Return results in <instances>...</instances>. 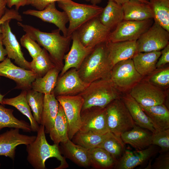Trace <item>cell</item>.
<instances>
[{
    "instance_id": "cell-50",
    "label": "cell",
    "mask_w": 169,
    "mask_h": 169,
    "mask_svg": "<svg viewBox=\"0 0 169 169\" xmlns=\"http://www.w3.org/2000/svg\"><path fill=\"white\" fill-rule=\"evenodd\" d=\"M113 1L117 4L122 5L123 4L131 0H108ZM141 2L146 3H149V1L147 0H137Z\"/></svg>"
},
{
    "instance_id": "cell-34",
    "label": "cell",
    "mask_w": 169,
    "mask_h": 169,
    "mask_svg": "<svg viewBox=\"0 0 169 169\" xmlns=\"http://www.w3.org/2000/svg\"><path fill=\"white\" fill-rule=\"evenodd\" d=\"M91 166L97 169L114 168L117 161L111 155L104 149L96 147L89 150Z\"/></svg>"
},
{
    "instance_id": "cell-14",
    "label": "cell",
    "mask_w": 169,
    "mask_h": 169,
    "mask_svg": "<svg viewBox=\"0 0 169 169\" xmlns=\"http://www.w3.org/2000/svg\"><path fill=\"white\" fill-rule=\"evenodd\" d=\"M11 20L6 21L0 26L3 44L7 52V57L14 60L19 66L31 70L30 62L25 58L19 43L12 31L9 24Z\"/></svg>"
},
{
    "instance_id": "cell-15",
    "label": "cell",
    "mask_w": 169,
    "mask_h": 169,
    "mask_svg": "<svg viewBox=\"0 0 169 169\" xmlns=\"http://www.w3.org/2000/svg\"><path fill=\"white\" fill-rule=\"evenodd\" d=\"M89 84L82 79L78 70L71 68L58 77L53 93L55 96L76 95L84 91Z\"/></svg>"
},
{
    "instance_id": "cell-54",
    "label": "cell",
    "mask_w": 169,
    "mask_h": 169,
    "mask_svg": "<svg viewBox=\"0 0 169 169\" xmlns=\"http://www.w3.org/2000/svg\"><path fill=\"white\" fill-rule=\"evenodd\" d=\"M1 166V164L0 163V167Z\"/></svg>"
},
{
    "instance_id": "cell-49",
    "label": "cell",
    "mask_w": 169,
    "mask_h": 169,
    "mask_svg": "<svg viewBox=\"0 0 169 169\" xmlns=\"http://www.w3.org/2000/svg\"><path fill=\"white\" fill-rule=\"evenodd\" d=\"M7 3L6 0H0V20L5 13Z\"/></svg>"
},
{
    "instance_id": "cell-18",
    "label": "cell",
    "mask_w": 169,
    "mask_h": 169,
    "mask_svg": "<svg viewBox=\"0 0 169 169\" xmlns=\"http://www.w3.org/2000/svg\"><path fill=\"white\" fill-rule=\"evenodd\" d=\"M23 14L37 17L44 22L55 25L65 36H67L66 24L69 19L66 13L58 10L56 7L55 2L49 4L41 10L28 9L23 11Z\"/></svg>"
},
{
    "instance_id": "cell-40",
    "label": "cell",
    "mask_w": 169,
    "mask_h": 169,
    "mask_svg": "<svg viewBox=\"0 0 169 169\" xmlns=\"http://www.w3.org/2000/svg\"><path fill=\"white\" fill-rule=\"evenodd\" d=\"M151 145L161 148L160 153L168 152L169 150V128L157 131L152 133Z\"/></svg>"
},
{
    "instance_id": "cell-39",
    "label": "cell",
    "mask_w": 169,
    "mask_h": 169,
    "mask_svg": "<svg viewBox=\"0 0 169 169\" xmlns=\"http://www.w3.org/2000/svg\"><path fill=\"white\" fill-rule=\"evenodd\" d=\"M44 94L32 89L27 90L26 98L33 112V116L38 124H40L44 105Z\"/></svg>"
},
{
    "instance_id": "cell-6",
    "label": "cell",
    "mask_w": 169,
    "mask_h": 169,
    "mask_svg": "<svg viewBox=\"0 0 169 169\" xmlns=\"http://www.w3.org/2000/svg\"><path fill=\"white\" fill-rule=\"evenodd\" d=\"M107 125L109 132L120 137L121 134L131 129L136 125L120 97L106 107Z\"/></svg>"
},
{
    "instance_id": "cell-44",
    "label": "cell",
    "mask_w": 169,
    "mask_h": 169,
    "mask_svg": "<svg viewBox=\"0 0 169 169\" xmlns=\"http://www.w3.org/2000/svg\"><path fill=\"white\" fill-rule=\"evenodd\" d=\"M18 11L15 9L7 8L5 14L0 20V33H2L0 26L6 21L12 19H15L18 22L22 21V17Z\"/></svg>"
},
{
    "instance_id": "cell-42",
    "label": "cell",
    "mask_w": 169,
    "mask_h": 169,
    "mask_svg": "<svg viewBox=\"0 0 169 169\" xmlns=\"http://www.w3.org/2000/svg\"><path fill=\"white\" fill-rule=\"evenodd\" d=\"M150 83L157 87H167L169 84V68L167 67L152 75Z\"/></svg>"
},
{
    "instance_id": "cell-47",
    "label": "cell",
    "mask_w": 169,
    "mask_h": 169,
    "mask_svg": "<svg viewBox=\"0 0 169 169\" xmlns=\"http://www.w3.org/2000/svg\"><path fill=\"white\" fill-rule=\"evenodd\" d=\"M7 6L9 8L15 7V9L18 11L21 7L26 5V0H6Z\"/></svg>"
},
{
    "instance_id": "cell-4",
    "label": "cell",
    "mask_w": 169,
    "mask_h": 169,
    "mask_svg": "<svg viewBox=\"0 0 169 169\" xmlns=\"http://www.w3.org/2000/svg\"><path fill=\"white\" fill-rule=\"evenodd\" d=\"M83 98L81 111L93 107L105 108L120 97L117 90L110 78L101 79L90 83L79 94Z\"/></svg>"
},
{
    "instance_id": "cell-48",
    "label": "cell",
    "mask_w": 169,
    "mask_h": 169,
    "mask_svg": "<svg viewBox=\"0 0 169 169\" xmlns=\"http://www.w3.org/2000/svg\"><path fill=\"white\" fill-rule=\"evenodd\" d=\"M2 43V35L0 33V61H2L6 58L5 56L7 55L6 51L3 47Z\"/></svg>"
},
{
    "instance_id": "cell-22",
    "label": "cell",
    "mask_w": 169,
    "mask_h": 169,
    "mask_svg": "<svg viewBox=\"0 0 169 169\" xmlns=\"http://www.w3.org/2000/svg\"><path fill=\"white\" fill-rule=\"evenodd\" d=\"M59 146L61 154L78 165L84 167L91 166L89 150L68 140Z\"/></svg>"
},
{
    "instance_id": "cell-20",
    "label": "cell",
    "mask_w": 169,
    "mask_h": 169,
    "mask_svg": "<svg viewBox=\"0 0 169 169\" xmlns=\"http://www.w3.org/2000/svg\"><path fill=\"white\" fill-rule=\"evenodd\" d=\"M157 151L155 145H153L142 150L133 151L125 150L117 161L114 168L133 169L150 159Z\"/></svg>"
},
{
    "instance_id": "cell-10",
    "label": "cell",
    "mask_w": 169,
    "mask_h": 169,
    "mask_svg": "<svg viewBox=\"0 0 169 169\" xmlns=\"http://www.w3.org/2000/svg\"><path fill=\"white\" fill-rule=\"evenodd\" d=\"M63 108L68 124V135L71 140L80 130L81 125V113L84 100L79 95L56 96Z\"/></svg>"
},
{
    "instance_id": "cell-26",
    "label": "cell",
    "mask_w": 169,
    "mask_h": 169,
    "mask_svg": "<svg viewBox=\"0 0 169 169\" xmlns=\"http://www.w3.org/2000/svg\"><path fill=\"white\" fill-rule=\"evenodd\" d=\"M59 105V102L53 92L44 94L40 124L44 126L45 133L49 134L50 129L54 125Z\"/></svg>"
},
{
    "instance_id": "cell-19",
    "label": "cell",
    "mask_w": 169,
    "mask_h": 169,
    "mask_svg": "<svg viewBox=\"0 0 169 169\" xmlns=\"http://www.w3.org/2000/svg\"><path fill=\"white\" fill-rule=\"evenodd\" d=\"M72 43L70 50L64 56V64L59 77L71 68L78 70L84 59L94 48L83 46L74 32L72 34Z\"/></svg>"
},
{
    "instance_id": "cell-2",
    "label": "cell",
    "mask_w": 169,
    "mask_h": 169,
    "mask_svg": "<svg viewBox=\"0 0 169 169\" xmlns=\"http://www.w3.org/2000/svg\"><path fill=\"white\" fill-rule=\"evenodd\" d=\"M37 132L35 140L26 145L27 160L29 163L35 169H45V161L49 158L54 157L60 162V165L55 169L68 168L69 165L66 158L61 155L59 145L55 144L50 145L48 143L44 126L40 125Z\"/></svg>"
},
{
    "instance_id": "cell-27",
    "label": "cell",
    "mask_w": 169,
    "mask_h": 169,
    "mask_svg": "<svg viewBox=\"0 0 169 169\" xmlns=\"http://www.w3.org/2000/svg\"><path fill=\"white\" fill-rule=\"evenodd\" d=\"M161 54L160 51L137 52L132 58L136 69L143 76L151 73Z\"/></svg>"
},
{
    "instance_id": "cell-3",
    "label": "cell",
    "mask_w": 169,
    "mask_h": 169,
    "mask_svg": "<svg viewBox=\"0 0 169 169\" xmlns=\"http://www.w3.org/2000/svg\"><path fill=\"white\" fill-rule=\"evenodd\" d=\"M113 66L108 57L106 42L95 46L87 56L78 70L85 82L109 78Z\"/></svg>"
},
{
    "instance_id": "cell-17",
    "label": "cell",
    "mask_w": 169,
    "mask_h": 169,
    "mask_svg": "<svg viewBox=\"0 0 169 169\" xmlns=\"http://www.w3.org/2000/svg\"><path fill=\"white\" fill-rule=\"evenodd\" d=\"M81 116V125L79 131L101 134L109 132L107 125L106 107H91L82 111Z\"/></svg>"
},
{
    "instance_id": "cell-1",
    "label": "cell",
    "mask_w": 169,
    "mask_h": 169,
    "mask_svg": "<svg viewBox=\"0 0 169 169\" xmlns=\"http://www.w3.org/2000/svg\"><path fill=\"white\" fill-rule=\"evenodd\" d=\"M17 24L25 33L47 50L56 66L61 70L64 65V56L72 40V35H62L59 29L47 33L21 22H18Z\"/></svg>"
},
{
    "instance_id": "cell-55",
    "label": "cell",
    "mask_w": 169,
    "mask_h": 169,
    "mask_svg": "<svg viewBox=\"0 0 169 169\" xmlns=\"http://www.w3.org/2000/svg\"><path fill=\"white\" fill-rule=\"evenodd\" d=\"M148 0V1H150L151 0Z\"/></svg>"
},
{
    "instance_id": "cell-46",
    "label": "cell",
    "mask_w": 169,
    "mask_h": 169,
    "mask_svg": "<svg viewBox=\"0 0 169 169\" xmlns=\"http://www.w3.org/2000/svg\"><path fill=\"white\" fill-rule=\"evenodd\" d=\"M169 62V44L161 52V55L156 64V68L161 67Z\"/></svg>"
},
{
    "instance_id": "cell-12",
    "label": "cell",
    "mask_w": 169,
    "mask_h": 169,
    "mask_svg": "<svg viewBox=\"0 0 169 169\" xmlns=\"http://www.w3.org/2000/svg\"><path fill=\"white\" fill-rule=\"evenodd\" d=\"M0 76L13 80L16 84L15 89L22 90L31 89L32 82L38 77L32 70L15 65L8 57L0 63Z\"/></svg>"
},
{
    "instance_id": "cell-52",
    "label": "cell",
    "mask_w": 169,
    "mask_h": 169,
    "mask_svg": "<svg viewBox=\"0 0 169 169\" xmlns=\"http://www.w3.org/2000/svg\"><path fill=\"white\" fill-rule=\"evenodd\" d=\"M4 95H2L0 93V104L3 105V99L4 98Z\"/></svg>"
},
{
    "instance_id": "cell-29",
    "label": "cell",
    "mask_w": 169,
    "mask_h": 169,
    "mask_svg": "<svg viewBox=\"0 0 169 169\" xmlns=\"http://www.w3.org/2000/svg\"><path fill=\"white\" fill-rule=\"evenodd\" d=\"M100 22L111 30L124 20L121 5L108 0L107 4L98 17Z\"/></svg>"
},
{
    "instance_id": "cell-25",
    "label": "cell",
    "mask_w": 169,
    "mask_h": 169,
    "mask_svg": "<svg viewBox=\"0 0 169 169\" xmlns=\"http://www.w3.org/2000/svg\"><path fill=\"white\" fill-rule=\"evenodd\" d=\"M135 124L154 133L157 131L143 110L140 105L130 95L126 94L120 97Z\"/></svg>"
},
{
    "instance_id": "cell-16",
    "label": "cell",
    "mask_w": 169,
    "mask_h": 169,
    "mask_svg": "<svg viewBox=\"0 0 169 169\" xmlns=\"http://www.w3.org/2000/svg\"><path fill=\"white\" fill-rule=\"evenodd\" d=\"M18 128H11L0 134V156L8 157L14 160L17 147L32 143L36 136L21 134Z\"/></svg>"
},
{
    "instance_id": "cell-32",
    "label": "cell",
    "mask_w": 169,
    "mask_h": 169,
    "mask_svg": "<svg viewBox=\"0 0 169 169\" xmlns=\"http://www.w3.org/2000/svg\"><path fill=\"white\" fill-rule=\"evenodd\" d=\"M61 70L57 66L49 71L42 77L37 78L32 83L31 89L44 94L53 92Z\"/></svg>"
},
{
    "instance_id": "cell-37",
    "label": "cell",
    "mask_w": 169,
    "mask_h": 169,
    "mask_svg": "<svg viewBox=\"0 0 169 169\" xmlns=\"http://www.w3.org/2000/svg\"><path fill=\"white\" fill-rule=\"evenodd\" d=\"M31 70L35 73L38 77H42L50 70L55 67L49 54L44 48L40 54L30 62Z\"/></svg>"
},
{
    "instance_id": "cell-7",
    "label": "cell",
    "mask_w": 169,
    "mask_h": 169,
    "mask_svg": "<svg viewBox=\"0 0 169 169\" xmlns=\"http://www.w3.org/2000/svg\"><path fill=\"white\" fill-rule=\"evenodd\" d=\"M111 30L100 22L98 17L87 21L74 32L83 46L94 48L107 41Z\"/></svg>"
},
{
    "instance_id": "cell-24",
    "label": "cell",
    "mask_w": 169,
    "mask_h": 169,
    "mask_svg": "<svg viewBox=\"0 0 169 169\" xmlns=\"http://www.w3.org/2000/svg\"><path fill=\"white\" fill-rule=\"evenodd\" d=\"M135 125L131 130L122 133L120 137L125 144L136 150H142L151 145L152 132Z\"/></svg>"
},
{
    "instance_id": "cell-9",
    "label": "cell",
    "mask_w": 169,
    "mask_h": 169,
    "mask_svg": "<svg viewBox=\"0 0 169 169\" xmlns=\"http://www.w3.org/2000/svg\"><path fill=\"white\" fill-rule=\"evenodd\" d=\"M169 32L154 22L136 41L137 52L160 51L169 44Z\"/></svg>"
},
{
    "instance_id": "cell-36",
    "label": "cell",
    "mask_w": 169,
    "mask_h": 169,
    "mask_svg": "<svg viewBox=\"0 0 169 169\" xmlns=\"http://www.w3.org/2000/svg\"><path fill=\"white\" fill-rule=\"evenodd\" d=\"M110 133L109 132L105 134H101L91 131H79L72 140L75 144L90 150L97 147Z\"/></svg>"
},
{
    "instance_id": "cell-13",
    "label": "cell",
    "mask_w": 169,
    "mask_h": 169,
    "mask_svg": "<svg viewBox=\"0 0 169 169\" xmlns=\"http://www.w3.org/2000/svg\"><path fill=\"white\" fill-rule=\"evenodd\" d=\"M130 95L141 106L164 104L166 95L158 87L150 82H140L132 87Z\"/></svg>"
},
{
    "instance_id": "cell-11",
    "label": "cell",
    "mask_w": 169,
    "mask_h": 169,
    "mask_svg": "<svg viewBox=\"0 0 169 169\" xmlns=\"http://www.w3.org/2000/svg\"><path fill=\"white\" fill-rule=\"evenodd\" d=\"M153 19L143 21L123 20L112 32H110L107 41L136 40L151 26L153 23Z\"/></svg>"
},
{
    "instance_id": "cell-31",
    "label": "cell",
    "mask_w": 169,
    "mask_h": 169,
    "mask_svg": "<svg viewBox=\"0 0 169 169\" xmlns=\"http://www.w3.org/2000/svg\"><path fill=\"white\" fill-rule=\"evenodd\" d=\"M27 90H23L17 96L10 98H3V104L13 106L25 115L30 122L32 131L37 132L39 125L34 120L32 114L30 107L26 98Z\"/></svg>"
},
{
    "instance_id": "cell-51",
    "label": "cell",
    "mask_w": 169,
    "mask_h": 169,
    "mask_svg": "<svg viewBox=\"0 0 169 169\" xmlns=\"http://www.w3.org/2000/svg\"><path fill=\"white\" fill-rule=\"evenodd\" d=\"M102 0H89L91 4L94 5H97L100 3Z\"/></svg>"
},
{
    "instance_id": "cell-28",
    "label": "cell",
    "mask_w": 169,
    "mask_h": 169,
    "mask_svg": "<svg viewBox=\"0 0 169 169\" xmlns=\"http://www.w3.org/2000/svg\"><path fill=\"white\" fill-rule=\"evenodd\" d=\"M141 106L156 131L169 128V111L164 104L148 107Z\"/></svg>"
},
{
    "instance_id": "cell-5",
    "label": "cell",
    "mask_w": 169,
    "mask_h": 169,
    "mask_svg": "<svg viewBox=\"0 0 169 169\" xmlns=\"http://www.w3.org/2000/svg\"><path fill=\"white\" fill-rule=\"evenodd\" d=\"M59 8L66 14L69 19L67 36L89 20L99 17L103 8L97 5L80 4L73 1L57 2Z\"/></svg>"
},
{
    "instance_id": "cell-43",
    "label": "cell",
    "mask_w": 169,
    "mask_h": 169,
    "mask_svg": "<svg viewBox=\"0 0 169 169\" xmlns=\"http://www.w3.org/2000/svg\"><path fill=\"white\" fill-rule=\"evenodd\" d=\"M153 169H169V153L168 151L160 153L151 166Z\"/></svg>"
},
{
    "instance_id": "cell-33",
    "label": "cell",
    "mask_w": 169,
    "mask_h": 169,
    "mask_svg": "<svg viewBox=\"0 0 169 169\" xmlns=\"http://www.w3.org/2000/svg\"><path fill=\"white\" fill-rule=\"evenodd\" d=\"M13 110L0 105V131L5 128H18L25 132L32 131L30 125L24 120H19L13 115Z\"/></svg>"
},
{
    "instance_id": "cell-8",
    "label": "cell",
    "mask_w": 169,
    "mask_h": 169,
    "mask_svg": "<svg viewBox=\"0 0 169 169\" xmlns=\"http://www.w3.org/2000/svg\"><path fill=\"white\" fill-rule=\"evenodd\" d=\"M142 77L136 69L131 58L116 64L111 70L109 78L117 90H125L133 87Z\"/></svg>"
},
{
    "instance_id": "cell-30",
    "label": "cell",
    "mask_w": 169,
    "mask_h": 169,
    "mask_svg": "<svg viewBox=\"0 0 169 169\" xmlns=\"http://www.w3.org/2000/svg\"><path fill=\"white\" fill-rule=\"evenodd\" d=\"M68 129L66 116L63 107L59 103L58 112L54 125L49 133L50 137L54 144L59 145L60 143L65 142L69 139Z\"/></svg>"
},
{
    "instance_id": "cell-38",
    "label": "cell",
    "mask_w": 169,
    "mask_h": 169,
    "mask_svg": "<svg viewBox=\"0 0 169 169\" xmlns=\"http://www.w3.org/2000/svg\"><path fill=\"white\" fill-rule=\"evenodd\" d=\"M125 144L120 136L110 132L109 136L97 147L106 151L117 161L125 150Z\"/></svg>"
},
{
    "instance_id": "cell-23",
    "label": "cell",
    "mask_w": 169,
    "mask_h": 169,
    "mask_svg": "<svg viewBox=\"0 0 169 169\" xmlns=\"http://www.w3.org/2000/svg\"><path fill=\"white\" fill-rule=\"evenodd\" d=\"M121 5L124 20L143 21L153 19L152 12L149 3L137 0H131Z\"/></svg>"
},
{
    "instance_id": "cell-45",
    "label": "cell",
    "mask_w": 169,
    "mask_h": 169,
    "mask_svg": "<svg viewBox=\"0 0 169 169\" xmlns=\"http://www.w3.org/2000/svg\"><path fill=\"white\" fill-rule=\"evenodd\" d=\"M72 0H26V5H30L35 8L37 10H41L44 9L49 4L59 1L70 2Z\"/></svg>"
},
{
    "instance_id": "cell-41",
    "label": "cell",
    "mask_w": 169,
    "mask_h": 169,
    "mask_svg": "<svg viewBox=\"0 0 169 169\" xmlns=\"http://www.w3.org/2000/svg\"><path fill=\"white\" fill-rule=\"evenodd\" d=\"M20 42L21 45L28 50L33 59L37 57L42 50L40 46L27 33L22 36Z\"/></svg>"
},
{
    "instance_id": "cell-35",
    "label": "cell",
    "mask_w": 169,
    "mask_h": 169,
    "mask_svg": "<svg viewBox=\"0 0 169 169\" xmlns=\"http://www.w3.org/2000/svg\"><path fill=\"white\" fill-rule=\"evenodd\" d=\"M149 4L154 22L169 32V0H151Z\"/></svg>"
},
{
    "instance_id": "cell-21",
    "label": "cell",
    "mask_w": 169,
    "mask_h": 169,
    "mask_svg": "<svg viewBox=\"0 0 169 169\" xmlns=\"http://www.w3.org/2000/svg\"><path fill=\"white\" fill-rule=\"evenodd\" d=\"M136 41L106 42L109 58L113 66L120 61L132 58L137 52Z\"/></svg>"
},
{
    "instance_id": "cell-53",
    "label": "cell",
    "mask_w": 169,
    "mask_h": 169,
    "mask_svg": "<svg viewBox=\"0 0 169 169\" xmlns=\"http://www.w3.org/2000/svg\"><path fill=\"white\" fill-rule=\"evenodd\" d=\"M86 2H90L89 0H84Z\"/></svg>"
}]
</instances>
